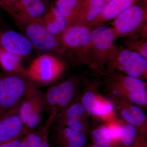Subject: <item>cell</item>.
Segmentation results:
<instances>
[{
	"label": "cell",
	"mask_w": 147,
	"mask_h": 147,
	"mask_svg": "<svg viewBox=\"0 0 147 147\" xmlns=\"http://www.w3.org/2000/svg\"><path fill=\"white\" fill-rule=\"evenodd\" d=\"M46 108L45 94L38 88L20 102L18 114L24 123L26 135L39 124Z\"/></svg>",
	"instance_id": "7"
},
{
	"label": "cell",
	"mask_w": 147,
	"mask_h": 147,
	"mask_svg": "<svg viewBox=\"0 0 147 147\" xmlns=\"http://www.w3.org/2000/svg\"><path fill=\"white\" fill-rule=\"evenodd\" d=\"M123 46L126 49L139 53L147 59V38L130 36L124 38L122 41Z\"/></svg>",
	"instance_id": "23"
},
{
	"label": "cell",
	"mask_w": 147,
	"mask_h": 147,
	"mask_svg": "<svg viewBox=\"0 0 147 147\" xmlns=\"http://www.w3.org/2000/svg\"><path fill=\"white\" fill-rule=\"evenodd\" d=\"M82 104L86 111L94 115L104 117L113 111V106L110 102L100 101L94 93L87 92L82 98Z\"/></svg>",
	"instance_id": "19"
},
{
	"label": "cell",
	"mask_w": 147,
	"mask_h": 147,
	"mask_svg": "<svg viewBox=\"0 0 147 147\" xmlns=\"http://www.w3.org/2000/svg\"><path fill=\"white\" fill-rule=\"evenodd\" d=\"M131 147H147L146 143L142 138H137Z\"/></svg>",
	"instance_id": "28"
},
{
	"label": "cell",
	"mask_w": 147,
	"mask_h": 147,
	"mask_svg": "<svg viewBox=\"0 0 147 147\" xmlns=\"http://www.w3.org/2000/svg\"><path fill=\"white\" fill-rule=\"evenodd\" d=\"M136 127L127 123L120 125V144L124 147H131L137 139Z\"/></svg>",
	"instance_id": "25"
},
{
	"label": "cell",
	"mask_w": 147,
	"mask_h": 147,
	"mask_svg": "<svg viewBox=\"0 0 147 147\" xmlns=\"http://www.w3.org/2000/svg\"><path fill=\"white\" fill-rule=\"evenodd\" d=\"M43 24L47 30L52 34L60 36L68 27L67 21L55 6L49 7L42 18Z\"/></svg>",
	"instance_id": "18"
},
{
	"label": "cell",
	"mask_w": 147,
	"mask_h": 147,
	"mask_svg": "<svg viewBox=\"0 0 147 147\" xmlns=\"http://www.w3.org/2000/svg\"><path fill=\"white\" fill-rule=\"evenodd\" d=\"M91 35L89 27L69 26L60 36V53L66 52L77 62L92 65Z\"/></svg>",
	"instance_id": "1"
},
{
	"label": "cell",
	"mask_w": 147,
	"mask_h": 147,
	"mask_svg": "<svg viewBox=\"0 0 147 147\" xmlns=\"http://www.w3.org/2000/svg\"><path fill=\"white\" fill-rule=\"evenodd\" d=\"M0 46L3 50L21 58L28 56L33 48L27 36L11 30L0 32Z\"/></svg>",
	"instance_id": "14"
},
{
	"label": "cell",
	"mask_w": 147,
	"mask_h": 147,
	"mask_svg": "<svg viewBox=\"0 0 147 147\" xmlns=\"http://www.w3.org/2000/svg\"><path fill=\"white\" fill-rule=\"evenodd\" d=\"M111 85L115 91H123L129 102L138 106L146 104V84L142 79L123 74L111 72Z\"/></svg>",
	"instance_id": "8"
},
{
	"label": "cell",
	"mask_w": 147,
	"mask_h": 147,
	"mask_svg": "<svg viewBox=\"0 0 147 147\" xmlns=\"http://www.w3.org/2000/svg\"><path fill=\"white\" fill-rule=\"evenodd\" d=\"M24 137H18L0 144V147H20Z\"/></svg>",
	"instance_id": "26"
},
{
	"label": "cell",
	"mask_w": 147,
	"mask_h": 147,
	"mask_svg": "<svg viewBox=\"0 0 147 147\" xmlns=\"http://www.w3.org/2000/svg\"><path fill=\"white\" fill-rule=\"evenodd\" d=\"M19 103L0 117V144L25 135L24 123L18 114Z\"/></svg>",
	"instance_id": "13"
},
{
	"label": "cell",
	"mask_w": 147,
	"mask_h": 147,
	"mask_svg": "<svg viewBox=\"0 0 147 147\" xmlns=\"http://www.w3.org/2000/svg\"><path fill=\"white\" fill-rule=\"evenodd\" d=\"M105 1L106 2V3H108V2L110 1L111 0H105Z\"/></svg>",
	"instance_id": "31"
},
{
	"label": "cell",
	"mask_w": 147,
	"mask_h": 147,
	"mask_svg": "<svg viewBox=\"0 0 147 147\" xmlns=\"http://www.w3.org/2000/svg\"><path fill=\"white\" fill-rule=\"evenodd\" d=\"M147 9L135 3L124 11L110 25L116 38L137 36L138 33L147 37Z\"/></svg>",
	"instance_id": "3"
},
{
	"label": "cell",
	"mask_w": 147,
	"mask_h": 147,
	"mask_svg": "<svg viewBox=\"0 0 147 147\" xmlns=\"http://www.w3.org/2000/svg\"><path fill=\"white\" fill-rule=\"evenodd\" d=\"M27 37L33 47L45 53H60V36L50 32L43 24L42 18L23 25Z\"/></svg>",
	"instance_id": "9"
},
{
	"label": "cell",
	"mask_w": 147,
	"mask_h": 147,
	"mask_svg": "<svg viewBox=\"0 0 147 147\" xmlns=\"http://www.w3.org/2000/svg\"><path fill=\"white\" fill-rule=\"evenodd\" d=\"M117 39L111 27L105 25L92 29V64L100 68L107 65L117 46L115 41Z\"/></svg>",
	"instance_id": "6"
},
{
	"label": "cell",
	"mask_w": 147,
	"mask_h": 147,
	"mask_svg": "<svg viewBox=\"0 0 147 147\" xmlns=\"http://www.w3.org/2000/svg\"><path fill=\"white\" fill-rule=\"evenodd\" d=\"M49 139L56 147H84L86 142L84 133L54 121L50 126Z\"/></svg>",
	"instance_id": "12"
},
{
	"label": "cell",
	"mask_w": 147,
	"mask_h": 147,
	"mask_svg": "<svg viewBox=\"0 0 147 147\" xmlns=\"http://www.w3.org/2000/svg\"><path fill=\"white\" fill-rule=\"evenodd\" d=\"M121 115L127 123L137 127L142 126L146 122V115L137 105H130L121 110Z\"/></svg>",
	"instance_id": "22"
},
{
	"label": "cell",
	"mask_w": 147,
	"mask_h": 147,
	"mask_svg": "<svg viewBox=\"0 0 147 147\" xmlns=\"http://www.w3.org/2000/svg\"><path fill=\"white\" fill-rule=\"evenodd\" d=\"M76 79L71 78L48 89L45 96L50 113L57 114L69 105L76 92Z\"/></svg>",
	"instance_id": "10"
},
{
	"label": "cell",
	"mask_w": 147,
	"mask_h": 147,
	"mask_svg": "<svg viewBox=\"0 0 147 147\" xmlns=\"http://www.w3.org/2000/svg\"><path fill=\"white\" fill-rule=\"evenodd\" d=\"M106 3L105 0H83L78 16L73 25H82L90 28Z\"/></svg>",
	"instance_id": "17"
},
{
	"label": "cell",
	"mask_w": 147,
	"mask_h": 147,
	"mask_svg": "<svg viewBox=\"0 0 147 147\" xmlns=\"http://www.w3.org/2000/svg\"><path fill=\"white\" fill-rule=\"evenodd\" d=\"M106 65L110 72L118 70L139 79L147 77V58L122 45L117 46Z\"/></svg>",
	"instance_id": "4"
},
{
	"label": "cell",
	"mask_w": 147,
	"mask_h": 147,
	"mask_svg": "<svg viewBox=\"0 0 147 147\" xmlns=\"http://www.w3.org/2000/svg\"><path fill=\"white\" fill-rule=\"evenodd\" d=\"M36 88L34 83L23 74H1L0 110L4 113L11 110Z\"/></svg>",
	"instance_id": "2"
},
{
	"label": "cell",
	"mask_w": 147,
	"mask_h": 147,
	"mask_svg": "<svg viewBox=\"0 0 147 147\" xmlns=\"http://www.w3.org/2000/svg\"><path fill=\"white\" fill-rule=\"evenodd\" d=\"M89 147H101L100 146H97V145L94 144V145H92V146H90Z\"/></svg>",
	"instance_id": "29"
},
{
	"label": "cell",
	"mask_w": 147,
	"mask_h": 147,
	"mask_svg": "<svg viewBox=\"0 0 147 147\" xmlns=\"http://www.w3.org/2000/svg\"><path fill=\"white\" fill-rule=\"evenodd\" d=\"M85 111L82 103L76 102L69 105L65 109L57 113L53 121L84 133L85 126L83 122V117Z\"/></svg>",
	"instance_id": "15"
},
{
	"label": "cell",
	"mask_w": 147,
	"mask_h": 147,
	"mask_svg": "<svg viewBox=\"0 0 147 147\" xmlns=\"http://www.w3.org/2000/svg\"><path fill=\"white\" fill-rule=\"evenodd\" d=\"M139 0H111L106 3L101 12L93 21L92 29L114 20L124 11L136 3Z\"/></svg>",
	"instance_id": "16"
},
{
	"label": "cell",
	"mask_w": 147,
	"mask_h": 147,
	"mask_svg": "<svg viewBox=\"0 0 147 147\" xmlns=\"http://www.w3.org/2000/svg\"><path fill=\"white\" fill-rule=\"evenodd\" d=\"M48 8L44 0H18L13 5L10 15L23 26L42 19Z\"/></svg>",
	"instance_id": "11"
},
{
	"label": "cell",
	"mask_w": 147,
	"mask_h": 147,
	"mask_svg": "<svg viewBox=\"0 0 147 147\" xmlns=\"http://www.w3.org/2000/svg\"><path fill=\"white\" fill-rule=\"evenodd\" d=\"M21 59L20 57L0 48V64L7 73L22 74L24 69L21 67Z\"/></svg>",
	"instance_id": "21"
},
{
	"label": "cell",
	"mask_w": 147,
	"mask_h": 147,
	"mask_svg": "<svg viewBox=\"0 0 147 147\" xmlns=\"http://www.w3.org/2000/svg\"><path fill=\"white\" fill-rule=\"evenodd\" d=\"M4 113H4L3 112V111H2V110H0V117H1V116Z\"/></svg>",
	"instance_id": "30"
},
{
	"label": "cell",
	"mask_w": 147,
	"mask_h": 147,
	"mask_svg": "<svg viewBox=\"0 0 147 147\" xmlns=\"http://www.w3.org/2000/svg\"><path fill=\"white\" fill-rule=\"evenodd\" d=\"M65 69L64 63L59 58L45 54L34 60L22 74L34 84L46 85L57 80Z\"/></svg>",
	"instance_id": "5"
},
{
	"label": "cell",
	"mask_w": 147,
	"mask_h": 147,
	"mask_svg": "<svg viewBox=\"0 0 147 147\" xmlns=\"http://www.w3.org/2000/svg\"><path fill=\"white\" fill-rule=\"evenodd\" d=\"M83 0H56L55 6L65 18L68 26L76 21Z\"/></svg>",
	"instance_id": "20"
},
{
	"label": "cell",
	"mask_w": 147,
	"mask_h": 147,
	"mask_svg": "<svg viewBox=\"0 0 147 147\" xmlns=\"http://www.w3.org/2000/svg\"><path fill=\"white\" fill-rule=\"evenodd\" d=\"M1 5H2L1 0H0V6H1Z\"/></svg>",
	"instance_id": "32"
},
{
	"label": "cell",
	"mask_w": 147,
	"mask_h": 147,
	"mask_svg": "<svg viewBox=\"0 0 147 147\" xmlns=\"http://www.w3.org/2000/svg\"><path fill=\"white\" fill-rule=\"evenodd\" d=\"M50 127L46 130L44 138L38 147H50V141L49 139V131Z\"/></svg>",
	"instance_id": "27"
},
{
	"label": "cell",
	"mask_w": 147,
	"mask_h": 147,
	"mask_svg": "<svg viewBox=\"0 0 147 147\" xmlns=\"http://www.w3.org/2000/svg\"><path fill=\"white\" fill-rule=\"evenodd\" d=\"M92 139L95 144L101 147H116L108 126L102 125L92 131Z\"/></svg>",
	"instance_id": "24"
}]
</instances>
